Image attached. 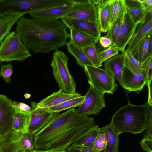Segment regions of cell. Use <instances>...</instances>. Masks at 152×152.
Segmentation results:
<instances>
[{
    "label": "cell",
    "instance_id": "1",
    "mask_svg": "<svg viewBox=\"0 0 152 152\" xmlns=\"http://www.w3.org/2000/svg\"><path fill=\"white\" fill-rule=\"evenodd\" d=\"M93 118L77 114L76 109H69L56 115L34 135V148L67 151L84 134L95 125Z\"/></svg>",
    "mask_w": 152,
    "mask_h": 152
},
{
    "label": "cell",
    "instance_id": "2",
    "mask_svg": "<svg viewBox=\"0 0 152 152\" xmlns=\"http://www.w3.org/2000/svg\"><path fill=\"white\" fill-rule=\"evenodd\" d=\"M16 23V32L26 47L35 53L58 50L66 45L70 37L61 21L22 17Z\"/></svg>",
    "mask_w": 152,
    "mask_h": 152
},
{
    "label": "cell",
    "instance_id": "3",
    "mask_svg": "<svg viewBox=\"0 0 152 152\" xmlns=\"http://www.w3.org/2000/svg\"><path fill=\"white\" fill-rule=\"evenodd\" d=\"M151 106L147 103L135 105L129 102L114 114L110 123L119 134L124 132L134 134L141 133L147 128Z\"/></svg>",
    "mask_w": 152,
    "mask_h": 152
},
{
    "label": "cell",
    "instance_id": "4",
    "mask_svg": "<svg viewBox=\"0 0 152 152\" xmlns=\"http://www.w3.org/2000/svg\"><path fill=\"white\" fill-rule=\"evenodd\" d=\"M68 58L63 51L55 50L51 63L53 75L60 89L68 93L76 92V84L68 67Z\"/></svg>",
    "mask_w": 152,
    "mask_h": 152
},
{
    "label": "cell",
    "instance_id": "5",
    "mask_svg": "<svg viewBox=\"0 0 152 152\" xmlns=\"http://www.w3.org/2000/svg\"><path fill=\"white\" fill-rule=\"evenodd\" d=\"M31 56L16 31L10 32L1 43V62L22 61Z\"/></svg>",
    "mask_w": 152,
    "mask_h": 152
},
{
    "label": "cell",
    "instance_id": "6",
    "mask_svg": "<svg viewBox=\"0 0 152 152\" xmlns=\"http://www.w3.org/2000/svg\"><path fill=\"white\" fill-rule=\"evenodd\" d=\"M34 148V135L14 129L0 137V152H29Z\"/></svg>",
    "mask_w": 152,
    "mask_h": 152
},
{
    "label": "cell",
    "instance_id": "7",
    "mask_svg": "<svg viewBox=\"0 0 152 152\" xmlns=\"http://www.w3.org/2000/svg\"><path fill=\"white\" fill-rule=\"evenodd\" d=\"M84 68L89 85L98 92L103 94H113L117 89L118 86L115 78L108 71L94 66H86Z\"/></svg>",
    "mask_w": 152,
    "mask_h": 152
},
{
    "label": "cell",
    "instance_id": "8",
    "mask_svg": "<svg viewBox=\"0 0 152 152\" xmlns=\"http://www.w3.org/2000/svg\"><path fill=\"white\" fill-rule=\"evenodd\" d=\"M126 56V55H125ZM122 86L129 92L138 93L147 83L146 75L142 69L138 70L129 61L126 56L122 75Z\"/></svg>",
    "mask_w": 152,
    "mask_h": 152
},
{
    "label": "cell",
    "instance_id": "9",
    "mask_svg": "<svg viewBox=\"0 0 152 152\" xmlns=\"http://www.w3.org/2000/svg\"><path fill=\"white\" fill-rule=\"evenodd\" d=\"M84 96L83 102L76 109L77 114L78 115H97L105 107L104 94L97 92L91 85Z\"/></svg>",
    "mask_w": 152,
    "mask_h": 152
},
{
    "label": "cell",
    "instance_id": "10",
    "mask_svg": "<svg viewBox=\"0 0 152 152\" xmlns=\"http://www.w3.org/2000/svg\"><path fill=\"white\" fill-rule=\"evenodd\" d=\"M72 1L73 3L71 10L63 18L89 22L98 20L96 6L90 0Z\"/></svg>",
    "mask_w": 152,
    "mask_h": 152
},
{
    "label": "cell",
    "instance_id": "11",
    "mask_svg": "<svg viewBox=\"0 0 152 152\" xmlns=\"http://www.w3.org/2000/svg\"><path fill=\"white\" fill-rule=\"evenodd\" d=\"M15 107L13 101L3 94H0V137L13 129Z\"/></svg>",
    "mask_w": 152,
    "mask_h": 152
},
{
    "label": "cell",
    "instance_id": "12",
    "mask_svg": "<svg viewBox=\"0 0 152 152\" xmlns=\"http://www.w3.org/2000/svg\"><path fill=\"white\" fill-rule=\"evenodd\" d=\"M61 20L69 29H76L88 34L98 40L101 37L98 20L94 22H89L66 18H62Z\"/></svg>",
    "mask_w": 152,
    "mask_h": 152
},
{
    "label": "cell",
    "instance_id": "13",
    "mask_svg": "<svg viewBox=\"0 0 152 152\" xmlns=\"http://www.w3.org/2000/svg\"><path fill=\"white\" fill-rule=\"evenodd\" d=\"M137 25L133 22L126 10L119 34L114 46L122 53L125 50L126 46L131 39Z\"/></svg>",
    "mask_w": 152,
    "mask_h": 152
},
{
    "label": "cell",
    "instance_id": "14",
    "mask_svg": "<svg viewBox=\"0 0 152 152\" xmlns=\"http://www.w3.org/2000/svg\"><path fill=\"white\" fill-rule=\"evenodd\" d=\"M31 105L32 112L28 132L34 135L46 126L59 113H41L37 110L32 104Z\"/></svg>",
    "mask_w": 152,
    "mask_h": 152
},
{
    "label": "cell",
    "instance_id": "15",
    "mask_svg": "<svg viewBox=\"0 0 152 152\" xmlns=\"http://www.w3.org/2000/svg\"><path fill=\"white\" fill-rule=\"evenodd\" d=\"M72 4L51 7L33 11L29 14L33 18L58 20L63 18L71 10Z\"/></svg>",
    "mask_w": 152,
    "mask_h": 152
},
{
    "label": "cell",
    "instance_id": "16",
    "mask_svg": "<svg viewBox=\"0 0 152 152\" xmlns=\"http://www.w3.org/2000/svg\"><path fill=\"white\" fill-rule=\"evenodd\" d=\"M31 12L30 0H0V15Z\"/></svg>",
    "mask_w": 152,
    "mask_h": 152
},
{
    "label": "cell",
    "instance_id": "17",
    "mask_svg": "<svg viewBox=\"0 0 152 152\" xmlns=\"http://www.w3.org/2000/svg\"><path fill=\"white\" fill-rule=\"evenodd\" d=\"M80 93H68L60 89L37 103L36 106L39 108H47L55 106L62 103L81 96Z\"/></svg>",
    "mask_w": 152,
    "mask_h": 152
},
{
    "label": "cell",
    "instance_id": "18",
    "mask_svg": "<svg viewBox=\"0 0 152 152\" xmlns=\"http://www.w3.org/2000/svg\"><path fill=\"white\" fill-rule=\"evenodd\" d=\"M125 56L124 52L118 54L104 62V69L111 74L121 86L122 75Z\"/></svg>",
    "mask_w": 152,
    "mask_h": 152
},
{
    "label": "cell",
    "instance_id": "19",
    "mask_svg": "<svg viewBox=\"0 0 152 152\" xmlns=\"http://www.w3.org/2000/svg\"><path fill=\"white\" fill-rule=\"evenodd\" d=\"M152 12H149L144 19L137 26L125 50L129 52L135 44L146 33L152 30Z\"/></svg>",
    "mask_w": 152,
    "mask_h": 152
},
{
    "label": "cell",
    "instance_id": "20",
    "mask_svg": "<svg viewBox=\"0 0 152 152\" xmlns=\"http://www.w3.org/2000/svg\"><path fill=\"white\" fill-rule=\"evenodd\" d=\"M152 30L144 35L135 44L129 52L132 56L141 64L149 57L148 42Z\"/></svg>",
    "mask_w": 152,
    "mask_h": 152
},
{
    "label": "cell",
    "instance_id": "21",
    "mask_svg": "<svg viewBox=\"0 0 152 152\" xmlns=\"http://www.w3.org/2000/svg\"><path fill=\"white\" fill-rule=\"evenodd\" d=\"M112 0H101L96 5L98 20L101 32L106 33L109 28L110 5Z\"/></svg>",
    "mask_w": 152,
    "mask_h": 152
},
{
    "label": "cell",
    "instance_id": "22",
    "mask_svg": "<svg viewBox=\"0 0 152 152\" xmlns=\"http://www.w3.org/2000/svg\"><path fill=\"white\" fill-rule=\"evenodd\" d=\"M100 132L105 134L107 145L105 149L100 152L118 151L119 135L110 123L100 128Z\"/></svg>",
    "mask_w": 152,
    "mask_h": 152
},
{
    "label": "cell",
    "instance_id": "23",
    "mask_svg": "<svg viewBox=\"0 0 152 152\" xmlns=\"http://www.w3.org/2000/svg\"><path fill=\"white\" fill-rule=\"evenodd\" d=\"M70 40L68 42L83 48L96 45L99 40L90 35L76 29L70 28Z\"/></svg>",
    "mask_w": 152,
    "mask_h": 152
},
{
    "label": "cell",
    "instance_id": "24",
    "mask_svg": "<svg viewBox=\"0 0 152 152\" xmlns=\"http://www.w3.org/2000/svg\"><path fill=\"white\" fill-rule=\"evenodd\" d=\"M24 15L17 13L0 15V43L10 32L14 25Z\"/></svg>",
    "mask_w": 152,
    "mask_h": 152
},
{
    "label": "cell",
    "instance_id": "25",
    "mask_svg": "<svg viewBox=\"0 0 152 152\" xmlns=\"http://www.w3.org/2000/svg\"><path fill=\"white\" fill-rule=\"evenodd\" d=\"M32 110L28 112L20 111L15 108L13 121V129L23 133L28 132Z\"/></svg>",
    "mask_w": 152,
    "mask_h": 152
},
{
    "label": "cell",
    "instance_id": "26",
    "mask_svg": "<svg viewBox=\"0 0 152 152\" xmlns=\"http://www.w3.org/2000/svg\"><path fill=\"white\" fill-rule=\"evenodd\" d=\"M84 97V96H81L79 97L64 102L57 105L47 108H38L36 106L37 103L34 102H31V104L34 106L37 110L41 113H60L66 109L78 107L83 102Z\"/></svg>",
    "mask_w": 152,
    "mask_h": 152
},
{
    "label": "cell",
    "instance_id": "27",
    "mask_svg": "<svg viewBox=\"0 0 152 152\" xmlns=\"http://www.w3.org/2000/svg\"><path fill=\"white\" fill-rule=\"evenodd\" d=\"M66 46L69 52L75 59L77 64L81 67L94 66L87 57L83 49L72 43L68 42Z\"/></svg>",
    "mask_w": 152,
    "mask_h": 152
},
{
    "label": "cell",
    "instance_id": "28",
    "mask_svg": "<svg viewBox=\"0 0 152 152\" xmlns=\"http://www.w3.org/2000/svg\"><path fill=\"white\" fill-rule=\"evenodd\" d=\"M100 128L96 125L84 134L74 143L93 148L95 140L99 133Z\"/></svg>",
    "mask_w": 152,
    "mask_h": 152
},
{
    "label": "cell",
    "instance_id": "29",
    "mask_svg": "<svg viewBox=\"0 0 152 152\" xmlns=\"http://www.w3.org/2000/svg\"><path fill=\"white\" fill-rule=\"evenodd\" d=\"M126 10L124 0H112L110 5L109 28Z\"/></svg>",
    "mask_w": 152,
    "mask_h": 152
},
{
    "label": "cell",
    "instance_id": "30",
    "mask_svg": "<svg viewBox=\"0 0 152 152\" xmlns=\"http://www.w3.org/2000/svg\"><path fill=\"white\" fill-rule=\"evenodd\" d=\"M126 12V10L121 13L107 32L106 35L111 38L115 45L119 34Z\"/></svg>",
    "mask_w": 152,
    "mask_h": 152
},
{
    "label": "cell",
    "instance_id": "31",
    "mask_svg": "<svg viewBox=\"0 0 152 152\" xmlns=\"http://www.w3.org/2000/svg\"><path fill=\"white\" fill-rule=\"evenodd\" d=\"M126 10L132 20L136 24H138L145 18L149 12L145 8H137L126 7Z\"/></svg>",
    "mask_w": 152,
    "mask_h": 152
},
{
    "label": "cell",
    "instance_id": "32",
    "mask_svg": "<svg viewBox=\"0 0 152 152\" xmlns=\"http://www.w3.org/2000/svg\"><path fill=\"white\" fill-rule=\"evenodd\" d=\"M96 44L82 49L84 53L93 66L99 68L102 66V64L99 61Z\"/></svg>",
    "mask_w": 152,
    "mask_h": 152
},
{
    "label": "cell",
    "instance_id": "33",
    "mask_svg": "<svg viewBox=\"0 0 152 152\" xmlns=\"http://www.w3.org/2000/svg\"><path fill=\"white\" fill-rule=\"evenodd\" d=\"M119 51L115 47L105 49H102L98 52L99 61L102 64L106 60L118 54Z\"/></svg>",
    "mask_w": 152,
    "mask_h": 152
},
{
    "label": "cell",
    "instance_id": "34",
    "mask_svg": "<svg viewBox=\"0 0 152 152\" xmlns=\"http://www.w3.org/2000/svg\"><path fill=\"white\" fill-rule=\"evenodd\" d=\"M107 145V141L104 133L100 132L97 137L93 148L96 152H100L105 150Z\"/></svg>",
    "mask_w": 152,
    "mask_h": 152
},
{
    "label": "cell",
    "instance_id": "35",
    "mask_svg": "<svg viewBox=\"0 0 152 152\" xmlns=\"http://www.w3.org/2000/svg\"><path fill=\"white\" fill-rule=\"evenodd\" d=\"M13 72V66L11 63L7 65L2 64L0 75L6 82H10L11 76Z\"/></svg>",
    "mask_w": 152,
    "mask_h": 152
},
{
    "label": "cell",
    "instance_id": "36",
    "mask_svg": "<svg viewBox=\"0 0 152 152\" xmlns=\"http://www.w3.org/2000/svg\"><path fill=\"white\" fill-rule=\"evenodd\" d=\"M142 69L144 70L146 75V85L151 82L152 77V56L148 57L142 64Z\"/></svg>",
    "mask_w": 152,
    "mask_h": 152
},
{
    "label": "cell",
    "instance_id": "37",
    "mask_svg": "<svg viewBox=\"0 0 152 152\" xmlns=\"http://www.w3.org/2000/svg\"><path fill=\"white\" fill-rule=\"evenodd\" d=\"M143 149L146 152H152V136L145 135L140 142Z\"/></svg>",
    "mask_w": 152,
    "mask_h": 152
},
{
    "label": "cell",
    "instance_id": "38",
    "mask_svg": "<svg viewBox=\"0 0 152 152\" xmlns=\"http://www.w3.org/2000/svg\"><path fill=\"white\" fill-rule=\"evenodd\" d=\"M68 152H96L93 148L73 144L67 150Z\"/></svg>",
    "mask_w": 152,
    "mask_h": 152
},
{
    "label": "cell",
    "instance_id": "39",
    "mask_svg": "<svg viewBox=\"0 0 152 152\" xmlns=\"http://www.w3.org/2000/svg\"><path fill=\"white\" fill-rule=\"evenodd\" d=\"M98 42L99 45L103 49L112 48L115 46V45L111 38L107 35L105 36L101 37Z\"/></svg>",
    "mask_w": 152,
    "mask_h": 152
},
{
    "label": "cell",
    "instance_id": "40",
    "mask_svg": "<svg viewBox=\"0 0 152 152\" xmlns=\"http://www.w3.org/2000/svg\"><path fill=\"white\" fill-rule=\"evenodd\" d=\"M124 0L125 4L126 7L137 8L146 9L141 0Z\"/></svg>",
    "mask_w": 152,
    "mask_h": 152
},
{
    "label": "cell",
    "instance_id": "41",
    "mask_svg": "<svg viewBox=\"0 0 152 152\" xmlns=\"http://www.w3.org/2000/svg\"><path fill=\"white\" fill-rule=\"evenodd\" d=\"M126 56L131 63L139 71H142V64L139 62L129 51L126 50L124 52Z\"/></svg>",
    "mask_w": 152,
    "mask_h": 152
},
{
    "label": "cell",
    "instance_id": "42",
    "mask_svg": "<svg viewBox=\"0 0 152 152\" xmlns=\"http://www.w3.org/2000/svg\"><path fill=\"white\" fill-rule=\"evenodd\" d=\"M13 102L15 108L20 111L28 112L31 110V107L26 103L15 101Z\"/></svg>",
    "mask_w": 152,
    "mask_h": 152
},
{
    "label": "cell",
    "instance_id": "43",
    "mask_svg": "<svg viewBox=\"0 0 152 152\" xmlns=\"http://www.w3.org/2000/svg\"><path fill=\"white\" fill-rule=\"evenodd\" d=\"M152 106L150 109L149 113L147 123L146 129L145 130L146 132L145 135L152 136Z\"/></svg>",
    "mask_w": 152,
    "mask_h": 152
},
{
    "label": "cell",
    "instance_id": "44",
    "mask_svg": "<svg viewBox=\"0 0 152 152\" xmlns=\"http://www.w3.org/2000/svg\"><path fill=\"white\" fill-rule=\"evenodd\" d=\"M141 0L145 7L149 12H152V0Z\"/></svg>",
    "mask_w": 152,
    "mask_h": 152
},
{
    "label": "cell",
    "instance_id": "45",
    "mask_svg": "<svg viewBox=\"0 0 152 152\" xmlns=\"http://www.w3.org/2000/svg\"><path fill=\"white\" fill-rule=\"evenodd\" d=\"M148 88V100L147 103L150 106L152 105L151 82L147 85Z\"/></svg>",
    "mask_w": 152,
    "mask_h": 152
},
{
    "label": "cell",
    "instance_id": "46",
    "mask_svg": "<svg viewBox=\"0 0 152 152\" xmlns=\"http://www.w3.org/2000/svg\"><path fill=\"white\" fill-rule=\"evenodd\" d=\"M29 152H68L67 151H50L42 150H37L34 148L30 151Z\"/></svg>",
    "mask_w": 152,
    "mask_h": 152
},
{
    "label": "cell",
    "instance_id": "47",
    "mask_svg": "<svg viewBox=\"0 0 152 152\" xmlns=\"http://www.w3.org/2000/svg\"><path fill=\"white\" fill-rule=\"evenodd\" d=\"M148 50L150 54L152 55V33L151 34L149 38Z\"/></svg>",
    "mask_w": 152,
    "mask_h": 152
},
{
    "label": "cell",
    "instance_id": "48",
    "mask_svg": "<svg viewBox=\"0 0 152 152\" xmlns=\"http://www.w3.org/2000/svg\"><path fill=\"white\" fill-rule=\"evenodd\" d=\"M101 0H90L91 2L94 5H97Z\"/></svg>",
    "mask_w": 152,
    "mask_h": 152
},
{
    "label": "cell",
    "instance_id": "49",
    "mask_svg": "<svg viewBox=\"0 0 152 152\" xmlns=\"http://www.w3.org/2000/svg\"><path fill=\"white\" fill-rule=\"evenodd\" d=\"M119 152V151H118V152Z\"/></svg>",
    "mask_w": 152,
    "mask_h": 152
}]
</instances>
